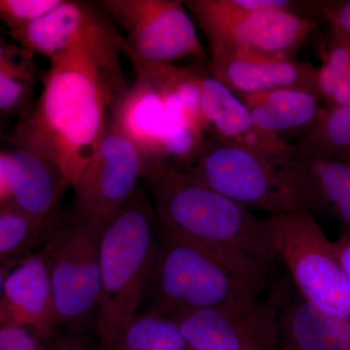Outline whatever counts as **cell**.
<instances>
[{
	"instance_id": "7a4b0ae2",
	"label": "cell",
	"mask_w": 350,
	"mask_h": 350,
	"mask_svg": "<svg viewBox=\"0 0 350 350\" xmlns=\"http://www.w3.org/2000/svg\"><path fill=\"white\" fill-rule=\"evenodd\" d=\"M158 243L147 290L150 312L175 319L187 313L254 301L278 280L248 258L176 236L157 224Z\"/></svg>"
},
{
	"instance_id": "f1b7e54d",
	"label": "cell",
	"mask_w": 350,
	"mask_h": 350,
	"mask_svg": "<svg viewBox=\"0 0 350 350\" xmlns=\"http://www.w3.org/2000/svg\"><path fill=\"white\" fill-rule=\"evenodd\" d=\"M32 55L21 48L18 44L6 42L0 38V69L31 59Z\"/></svg>"
},
{
	"instance_id": "9c48e42d",
	"label": "cell",
	"mask_w": 350,
	"mask_h": 350,
	"mask_svg": "<svg viewBox=\"0 0 350 350\" xmlns=\"http://www.w3.org/2000/svg\"><path fill=\"white\" fill-rule=\"evenodd\" d=\"M282 162L214 140L206 142L200 155L185 170L219 194L271 216L298 211L282 179Z\"/></svg>"
},
{
	"instance_id": "7402d4cb",
	"label": "cell",
	"mask_w": 350,
	"mask_h": 350,
	"mask_svg": "<svg viewBox=\"0 0 350 350\" xmlns=\"http://www.w3.org/2000/svg\"><path fill=\"white\" fill-rule=\"evenodd\" d=\"M55 221L44 222L12 204H0V261L19 262L34 246L47 241Z\"/></svg>"
},
{
	"instance_id": "ac0fdd59",
	"label": "cell",
	"mask_w": 350,
	"mask_h": 350,
	"mask_svg": "<svg viewBox=\"0 0 350 350\" xmlns=\"http://www.w3.org/2000/svg\"><path fill=\"white\" fill-rule=\"evenodd\" d=\"M273 350H350V319L322 312L293 290L278 313Z\"/></svg>"
},
{
	"instance_id": "e575fe53",
	"label": "cell",
	"mask_w": 350,
	"mask_h": 350,
	"mask_svg": "<svg viewBox=\"0 0 350 350\" xmlns=\"http://www.w3.org/2000/svg\"><path fill=\"white\" fill-rule=\"evenodd\" d=\"M66 350H83L81 347H78V345H68V347H66Z\"/></svg>"
},
{
	"instance_id": "5b68a950",
	"label": "cell",
	"mask_w": 350,
	"mask_h": 350,
	"mask_svg": "<svg viewBox=\"0 0 350 350\" xmlns=\"http://www.w3.org/2000/svg\"><path fill=\"white\" fill-rule=\"evenodd\" d=\"M208 40L211 51L244 48L294 57L317 21L285 8L286 0H190L184 2Z\"/></svg>"
},
{
	"instance_id": "3957f363",
	"label": "cell",
	"mask_w": 350,
	"mask_h": 350,
	"mask_svg": "<svg viewBox=\"0 0 350 350\" xmlns=\"http://www.w3.org/2000/svg\"><path fill=\"white\" fill-rule=\"evenodd\" d=\"M157 224L176 236L248 258L275 271L280 264L269 218L219 194L187 170L148 167Z\"/></svg>"
},
{
	"instance_id": "d4e9b609",
	"label": "cell",
	"mask_w": 350,
	"mask_h": 350,
	"mask_svg": "<svg viewBox=\"0 0 350 350\" xmlns=\"http://www.w3.org/2000/svg\"><path fill=\"white\" fill-rule=\"evenodd\" d=\"M33 84L32 59L0 69V117L24 109Z\"/></svg>"
},
{
	"instance_id": "d590c367",
	"label": "cell",
	"mask_w": 350,
	"mask_h": 350,
	"mask_svg": "<svg viewBox=\"0 0 350 350\" xmlns=\"http://www.w3.org/2000/svg\"><path fill=\"white\" fill-rule=\"evenodd\" d=\"M1 135H2V126H1V125H0V137H1Z\"/></svg>"
},
{
	"instance_id": "2e32d148",
	"label": "cell",
	"mask_w": 350,
	"mask_h": 350,
	"mask_svg": "<svg viewBox=\"0 0 350 350\" xmlns=\"http://www.w3.org/2000/svg\"><path fill=\"white\" fill-rule=\"evenodd\" d=\"M0 324L25 327L42 338L54 332L56 310L49 271L41 251L9 269L0 298Z\"/></svg>"
},
{
	"instance_id": "4316f807",
	"label": "cell",
	"mask_w": 350,
	"mask_h": 350,
	"mask_svg": "<svg viewBox=\"0 0 350 350\" xmlns=\"http://www.w3.org/2000/svg\"><path fill=\"white\" fill-rule=\"evenodd\" d=\"M308 11L325 20L329 27L350 41V0L310 2Z\"/></svg>"
},
{
	"instance_id": "836d02e7",
	"label": "cell",
	"mask_w": 350,
	"mask_h": 350,
	"mask_svg": "<svg viewBox=\"0 0 350 350\" xmlns=\"http://www.w3.org/2000/svg\"><path fill=\"white\" fill-rule=\"evenodd\" d=\"M338 160L347 161V162H350V151L347 152V153L342 154L340 157H338Z\"/></svg>"
},
{
	"instance_id": "ba28073f",
	"label": "cell",
	"mask_w": 350,
	"mask_h": 350,
	"mask_svg": "<svg viewBox=\"0 0 350 350\" xmlns=\"http://www.w3.org/2000/svg\"><path fill=\"white\" fill-rule=\"evenodd\" d=\"M103 5L123 29L124 55L137 71L204 55L194 22L183 2L107 0Z\"/></svg>"
},
{
	"instance_id": "30bf717a",
	"label": "cell",
	"mask_w": 350,
	"mask_h": 350,
	"mask_svg": "<svg viewBox=\"0 0 350 350\" xmlns=\"http://www.w3.org/2000/svg\"><path fill=\"white\" fill-rule=\"evenodd\" d=\"M293 291L278 280L256 300L175 319L190 350H273L280 308Z\"/></svg>"
},
{
	"instance_id": "6da1fadb",
	"label": "cell",
	"mask_w": 350,
	"mask_h": 350,
	"mask_svg": "<svg viewBox=\"0 0 350 350\" xmlns=\"http://www.w3.org/2000/svg\"><path fill=\"white\" fill-rule=\"evenodd\" d=\"M125 45L107 19L49 59L38 100L12 135L13 146L47 159L73 187L107 131L126 87L120 57Z\"/></svg>"
},
{
	"instance_id": "52a82bcc",
	"label": "cell",
	"mask_w": 350,
	"mask_h": 350,
	"mask_svg": "<svg viewBox=\"0 0 350 350\" xmlns=\"http://www.w3.org/2000/svg\"><path fill=\"white\" fill-rule=\"evenodd\" d=\"M103 224L75 217L55 226L41 253L47 264L57 325L77 327L96 317L100 295Z\"/></svg>"
},
{
	"instance_id": "d6a6232c",
	"label": "cell",
	"mask_w": 350,
	"mask_h": 350,
	"mask_svg": "<svg viewBox=\"0 0 350 350\" xmlns=\"http://www.w3.org/2000/svg\"><path fill=\"white\" fill-rule=\"evenodd\" d=\"M13 265L11 262L0 261V298H1L2 291H3L7 273Z\"/></svg>"
},
{
	"instance_id": "cb8c5ba5",
	"label": "cell",
	"mask_w": 350,
	"mask_h": 350,
	"mask_svg": "<svg viewBox=\"0 0 350 350\" xmlns=\"http://www.w3.org/2000/svg\"><path fill=\"white\" fill-rule=\"evenodd\" d=\"M328 36L317 75L319 96L325 105L350 72V41L331 27Z\"/></svg>"
},
{
	"instance_id": "8992f818",
	"label": "cell",
	"mask_w": 350,
	"mask_h": 350,
	"mask_svg": "<svg viewBox=\"0 0 350 350\" xmlns=\"http://www.w3.org/2000/svg\"><path fill=\"white\" fill-rule=\"evenodd\" d=\"M278 260L286 267L297 293L322 312L350 319V284L334 241L312 213L269 216Z\"/></svg>"
},
{
	"instance_id": "e0dca14e",
	"label": "cell",
	"mask_w": 350,
	"mask_h": 350,
	"mask_svg": "<svg viewBox=\"0 0 350 350\" xmlns=\"http://www.w3.org/2000/svg\"><path fill=\"white\" fill-rule=\"evenodd\" d=\"M9 204L44 222L55 221L62 192L66 189L59 170L36 152L13 146L4 151Z\"/></svg>"
},
{
	"instance_id": "4fadbf2b",
	"label": "cell",
	"mask_w": 350,
	"mask_h": 350,
	"mask_svg": "<svg viewBox=\"0 0 350 350\" xmlns=\"http://www.w3.org/2000/svg\"><path fill=\"white\" fill-rule=\"evenodd\" d=\"M202 111L206 131L214 140L236 145L284 161L293 158L295 145L283 142L280 135L258 129L243 101L229 88L204 73L202 80Z\"/></svg>"
},
{
	"instance_id": "44dd1931",
	"label": "cell",
	"mask_w": 350,
	"mask_h": 350,
	"mask_svg": "<svg viewBox=\"0 0 350 350\" xmlns=\"http://www.w3.org/2000/svg\"><path fill=\"white\" fill-rule=\"evenodd\" d=\"M295 146L296 158L337 159L350 151V105L322 107L305 137Z\"/></svg>"
},
{
	"instance_id": "8fae6325",
	"label": "cell",
	"mask_w": 350,
	"mask_h": 350,
	"mask_svg": "<svg viewBox=\"0 0 350 350\" xmlns=\"http://www.w3.org/2000/svg\"><path fill=\"white\" fill-rule=\"evenodd\" d=\"M144 160L133 142L109 121L75 181L76 214L105 224L135 195Z\"/></svg>"
},
{
	"instance_id": "5bb4252c",
	"label": "cell",
	"mask_w": 350,
	"mask_h": 350,
	"mask_svg": "<svg viewBox=\"0 0 350 350\" xmlns=\"http://www.w3.org/2000/svg\"><path fill=\"white\" fill-rule=\"evenodd\" d=\"M280 172L299 211L330 213L350 229V162L293 157Z\"/></svg>"
},
{
	"instance_id": "7c38bea8",
	"label": "cell",
	"mask_w": 350,
	"mask_h": 350,
	"mask_svg": "<svg viewBox=\"0 0 350 350\" xmlns=\"http://www.w3.org/2000/svg\"><path fill=\"white\" fill-rule=\"evenodd\" d=\"M211 52V75L238 96L280 88H300L319 93V68L294 57L236 47Z\"/></svg>"
},
{
	"instance_id": "f546056e",
	"label": "cell",
	"mask_w": 350,
	"mask_h": 350,
	"mask_svg": "<svg viewBox=\"0 0 350 350\" xmlns=\"http://www.w3.org/2000/svg\"><path fill=\"white\" fill-rule=\"evenodd\" d=\"M336 253L350 284V229L344 228L337 241H334Z\"/></svg>"
},
{
	"instance_id": "484cf974",
	"label": "cell",
	"mask_w": 350,
	"mask_h": 350,
	"mask_svg": "<svg viewBox=\"0 0 350 350\" xmlns=\"http://www.w3.org/2000/svg\"><path fill=\"white\" fill-rule=\"evenodd\" d=\"M59 0H0V22L9 33L20 31L42 17L59 4Z\"/></svg>"
},
{
	"instance_id": "9a60e30c",
	"label": "cell",
	"mask_w": 350,
	"mask_h": 350,
	"mask_svg": "<svg viewBox=\"0 0 350 350\" xmlns=\"http://www.w3.org/2000/svg\"><path fill=\"white\" fill-rule=\"evenodd\" d=\"M110 121L137 147L144 170L156 165L170 133L182 125L172 120L160 90L145 70L137 71L135 84L113 107Z\"/></svg>"
},
{
	"instance_id": "603a6c76",
	"label": "cell",
	"mask_w": 350,
	"mask_h": 350,
	"mask_svg": "<svg viewBox=\"0 0 350 350\" xmlns=\"http://www.w3.org/2000/svg\"><path fill=\"white\" fill-rule=\"evenodd\" d=\"M114 350H190L174 319L154 312L137 314Z\"/></svg>"
},
{
	"instance_id": "d6986e66",
	"label": "cell",
	"mask_w": 350,
	"mask_h": 350,
	"mask_svg": "<svg viewBox=\"0 0 350 350\" xmlns=\"http://www.w3.org/2000/svg\"><path fill=\"white\" fill-rule=\"evenodd\" d=\"M103 20L105 18L90 4L59 0L49 12L10 36L32 56L50 59L68 49Z\"/></svg>"
},
{
	"instance_id": "277c9868",
	"label": "cell",
	"mask_w": 350,
	"mask_h": 350,
	"mask_svg": "<svg viewBox=\"0 0 350 350\" xmlns=\"http://www.w3.org/2000/svg\"><path fill=\"white\" fill-rule=\"evenodd\" d=\"M157 243L155 211L138 188L101 229L96 326L98 340L107 350L115 349L146 299Z\"/></svg>"
},
{
	"instance_id": "83f0119b",
	"label": "cell",
	"mask_w": 350,
	"mask_h": 350,
	"mask_svg": "<svg viewBox=\"0 0 350 350\" xmlns=\"http://www.w3.org/2000/svg\"><path fill=\"white\" fill-rule=\"evenodd\" d=\"M0 350H39L38 336L25 327L0 324Z\"/></svg>"
},
{
	"instance_id": "ffe728a7",
	"label": "cell",
	"mask_w": 350,
	"mask_h": 350,
	"mask_svg": "<svg viewBox=\"0 0 350 350\" xmlns=\"http://www.w3.org/2000/svg\"><path fill=\"white\" fill-rule=\"evenodd\" d=\"M239 98L258 129L278 135L280 131L308 130L322 108L319 93L300 88H280Z\"/></svg>"
},
{
	"instance_id": "4dcf8cb0",
	"label": "cell",
	"mask_w": 350,
	"mask_h": 350,
	"mask_svg": "<svg viewBox=\"0 0 350 350\" xmlns=\"http://www.w3.org/2000/svg\"><path fill=\"white\" fill-rule=\"evenodd\" d=\"M350 105V72L338 85L335 93L326 103L327 108L349 107Z\"/></svg>"
},
{
	"instance_id": "1f68e13d",
	"label": "cell",
	"mask_w": 350,
	"mask_h": 350,
	"mask_svg": "<svg viewBox=\"0 0 350 350\" xmlns=\"http://www.w3.org/2000/svg\"><path fill=\"white\" fill-rule=\"evenodd\" d=\"M9 200L10 195L7 181L5 154L4 151H0V204H9Z\"/></svg>"
}]
</instances>
